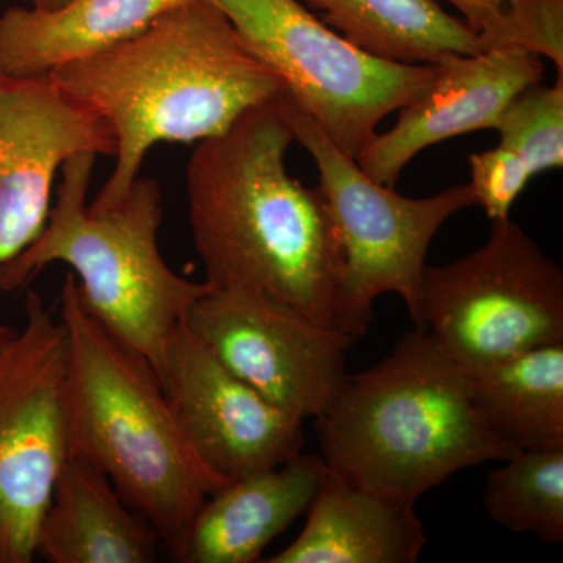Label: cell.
<instances>
[{"mask_svg":"<svg viewBox=\"0 0 563 563\" xmlns=\"http://www.w3.org/2000/svg\"><path fill=\"white\" fill-rule=\"evenodd\" d=\"M62 324L69 455L106 474L172 553L207 496L229 483L192 451L150 362L84 309L70 272Z\"/></svg>","mask_w":563,"mask_h":563,"instance_id":"cell-3","label":"cell"},{"mask_svg":"<svg viewBox=\"0 0 563 563\" xmlns=\"http://www.w3.org/2000/svg\"><path fill=\"white\" fill-rule=\"evenodd\" d=\"M426 544L415 504L347 483L325 465L298 539L268 563H415Z\"/></svg>","mask_w":563,"mask_h":563,"instance_id":"cell-15","label":"cell"},{"mask_svg":"<svg viewBox=\"0 0 563 563\" xmlns=\"http://www.w3.org/2000/svg\"><path fill=\"white\" fill-rule=\"evenodd\" d=\"M477 36L484 52H529L563 76V0H504Z\"/></svg>","mask_w":563,"mask_h":563,"instance_id":"cell-22","label":"cell"},{"mask_svg":"<svg viewBox=\"0 0 563 563\" xmlns=\"http://www.w3.org/2000/svg\"><path fill=\"white\" fill-rule=\"evenodd\" d=\"M95 161L85 152L63 163L46 225L0 265V290H20L51 263H65L84 309L143 355L158 377L174 333L213 285L185 279L163 261L162 191L151 177L139 176L113 206H87Z\"/></svg>","mask_w":563,"mask_h":563,"instance_id":"cell-5","label":"cell"},{"mask_svg":"<svg viewBox=\"0 0 563 563\" xmlns=\"http://www.w3.org/2000/svg\"><path fill=\"white\" fill-rule=\"evenodd\" d=\"M314 424L332 472L410 504L462 470L520 453L484 424L472 376L418 329L373 368L347 374Z\"/></svg>","mask_w":563,"mask_h":563,"instance_id":"cell-4","label":"cell"},{"mask_svg":"<svg viewBox=\"0 0 563 563\" xmlns=\"http://www.w3.org/2000/svg\"><path fill=\"white\" fill-rule=\"evenodd\" d=\"M185 324L235 376L301 420L331 406L347 377V350L357 342L244 287H211Z\"/></svg>","mask_w":563,"mask_h":563,"instance_id":"cell-10","label":"cell"},{"mask_svg":"<svg viewBox=\"0 0 563 563\" xmlns=\"http://www.w3.org/2000/svg\"><path fill=\"white\" fill-rule=\"evenodd\" d=\"M477 412L515 451L563 450V343L470 374Z\"/></svg>","mask_w":563,"mask_h":563,"instance_id":"cell-19","label":"cell"},{"mask_svg":"<svg viewBox=\"0 0 563 563\" xmlns=\"http://www.w3.org/2000/svg\"><path fill=\"white\" fill-rule=\"evenodd\" d=\"M0 343V563H31L55 481L69 459L63 385L66 332L35 291Z\"/></svg>","mask_w":563,"mask_h":563,"instance_id":"cell-9","label":"cell"},{"mask_svg":"<svg viewBox=\"0 0 563 563\" xmlns=\"http://www.w3.org/2000/svg\"><path fill=\"white\" fill-rule=\"evenodd\" d=\"M161 544L106 474L69 455L41 518L35 555L49 563H150Z\"/></svg>","mask_w":563,"mask_h":563,"instance_id":"cell-16","label":"cell"},{"mask_svg":"<svg viewBox=\"0 0 563 563\" xmlns=\"http://www.w3.org/2000/svg\"><path fill=\"white\" fill-rule=\"evenodd\" d=\"M358 49L404 65H435L448 55L483 54L479 36L439 0H301Z\"/></svg>","mask_w":563,"mask_h":563,"instance_id":"cell-18","label":"cell"},{"mask_svg":"<svg viewBox=\"0 0 563 563\" xmlns=\"http://www.w3.org/2000/svg\"><path fill=\"white\" fill-rule=\"evenodd\" d=\"M277 106L292 139L312 155L318 188L342 240L344 266L333 324L362 339L373 322L374 301L387 292L401 296L417 324L429 246L453 214L476 206L472 188L454 185L429 198H407L363 172L288 96Z\"/></svg>","mask_w":563,"mask_h":563,"instance_id":"cell-6","label":"cell"},{"mask_svg":"<svg viewBox=\"0 0 563 563\" xmlns=\"http://www.w3.org/2000/svg\"><path fill=\"white\" fill-rule=\"evenodd\" d=\"M32 5L49 7V0H31Z\"/></svg>","mask_w":563,"mask_h":563,"instance_id":"cell-25","label":"cell"},{"mask_svg":"<svg viewBox=\"0 0 563 563\" xmlns=\"http://www.w3.org/2000/svg\"><path fill=\"white\" fill-rule=\"evenodd\" d=\"M279 106L196 143L187 165L192 243L213 287L252 288L333 325L344 252L320 188L287 172Z\"/></svg>","mask_w":563,"mask_h":563,"instance_id":"cell-1","label":"cell"},{"mask_svg":"<svg viewBox=\"0 0 563 563\" xmlns=\"http://www.w3.org/2000/svg\"><path fill=\"white\" fill-rule=\"evenodd\" d=\"M470 173L476 206L483 207L492 221L507 220L510 209L532 174L512 152L496 146L470 155Z\"/></svg>","mask_w":563,"mask_h":563,"instance_id":"cell-23","label":"cell"},{"mask_svg":"<svg viewBox=\"0 0 563 563\" xmlns=\"http://www.w3.org/2000/svg\"><path fill=\"white\" fill-rule=\"evenodd\" d=\"M158 380L192 451L224 483L302 453L303 420L235 376L187 324L174 333Z\"/></svg>","mask_w":563,"mask_h":563,"instance_id":"cell-12","label":"cell"},{"mask_svg":"<svg viewBox=\"0 0 563 563\" xmlns=\"http://www.w3.org/2000/svg\"><path fill=\"white\" fill-rule=\"evenodd\" d=\"M49 74L106 122L117 143L113 173L92 209L124 198L151 147L220 136L285 95L279 77L207 0H187L131 38Z\"/></svg>","mask_w":563,"mask_h":563,"instance_id":"cell-2","label":"cell"},{"mask_svg":"<svg viewBox=\"0 0 563 563\" xmlns=\"http://www.w3.org/2000/svg\"><path fill=\"white\" fill-rule=\"evenodd\" d=\"M451 3L463 16L470 31L479 33L488 21L498 13L504 0H444Z\"/></svg>","mask_w":563,"mask_h":563,"instance_id":"cell-24","label":"cell"},{"mask_svg":"<svg viewBox=\"0 0 563 563\" xmlns=\"http://www.w3.org/2000/svg\"><path fill=\"white\" fill-rule=\"evenodd\" d=\"M90 152L114 157L106 122L58 87L51 74L0 68V265L40 235L63 163ZM16 331L0 322V343Z\"/></svg>","mask_w":563,"mask_h":563,"instance_id":"cell-11","label":"cell"},{"mask_svg":"<svg viewBox=\"0 0 563 563\" xmlns=\"http://www.w3.org/2000/svg\"><path fill=\"white\" fill-rule=\"evenodd\" d=\"M325 462L299 454L276 468L232 481L207 496L172 551L181 563H255L288 526L307 514Z\"/></svg>","mask_w":563,"mask_h":563,"instance_id":"cell-14","label":"cell"},{"mask_svg":"<svg viewBox=\"0 0 563 563\" xmlns=\"http://www.w3.org/2000/svg\"><path fill=\"white\" fill-rule=\"evenodd\" d=\"M187 0H66L0 16V68L38 76L110 49Z\"/></svg>","mask_w":563,"mask_h":563,"instance_id":"cell-17","label":"cell"},{"mask_svg":"<svg viewBox=\"0 0 563 563\" xmlns=\"http://www.w3.org/2000/svg\"><path fill=\"white\" fill-rule=\"evenodd\" d=\"M66 0H49V7H57L62 5V3H65Z\"/></svg>","mask_w":563,"mask_h":563,"instance_id":"cell-26","label":"cell"},{"mask_svg":"<svg viewBox=\"0 0 563 563\" xmlns=\"http://www.w3.org/2000/svg\"><path fill=\"white\" fill-rule=\"evenodd\" d=\"M499 146L512 152L532 176L563 166V76L553 85H529L496 122Z\"/></svg>","mask_w":563,"mask_h":563,"instance_id":"cell-21","label":"cell"},{"mask_svg":"<svg viewBox=\"0 0 563 563\" xmlns=\"http://www.w3.org/2000/svg\"><path fill=\"white\" fill-rule=\"evenodd\" d=\"M485 484L484 504L496 525L563 542V450L520 451Z\"/></svg>","mask_w":563,"mask_h":563,"instance_id":"cell-20","label":"cell"},{"mask_svg":"<svg viewBox=\"0 0 563 563\" xmlns=\"http://www.w3.org/2000/svg\"><path fill=\"white\" fill-rule=\"evenodd\" d=\"M276 74L285 96L352 158L390 113L431 87L437 65L380 60L343 38L301 0H207Z\"/></svg>","mask_w":563,"mask_h":563,"instance_id":"cell-7","label":"cell"},{"mask_svg":"<svg viewBox=\"0 0 563 563\" xmlns=\"http://www.w3.org/2000/svg\"><path fill=\"white\" fill-rule=\"evenodd\" d=\"M415 329L468 374L563 343L561 266L510 218L492 221L479 250L450 265H426Z\"/></svg>","mask_w":563,"mask_h":563,"instance_id":"cell-8","label":"cell"},{"mask_svg":"<svg viewBox=\"0 0 563 563\" xmlns=\"http://www.w3.org/2000/svg\"><path fill=\"white\" fill-rule=\"evenodd\" d=\"M431 87L399 110L390 131L363 147L358 166L374 180L396 187L406 166L426 147L463 133L495 129L507 103L542 81V57L521 51L448 55L437 62Z\"/></svg>","mask_w":563,"mask_h":563,"instance_id":"cell-13","label":"cell"}]
</instances>
